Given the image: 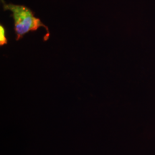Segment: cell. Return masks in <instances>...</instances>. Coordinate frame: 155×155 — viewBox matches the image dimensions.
Listing matches in <instances>:
<instances>
[{"instance_id": "6da1fadb", "label": "cell", "mask_w": 155, "mask_h": 155, "mask_svg": "<svg viewBox=\"0 0 155 155\" xmlns=\"http://www.w3.org/2000/svg\"><path fill=\"white\" fill-rule=\"evenodd\" d=\"M1 1L4 10L10 11L12 12L11 17L14 19V30L16 34V40H20L28 32L38 30L41 27L46 30V35L43 38L44 40L46 41L48 40L50 35L49 29L40 19L35 16V13L32 9L24 5L7 4L5 0Z\"/></svg>"}, {"instance_id": "7a4b0ae2", "label": "cell", "mask_w": 155, "mask_h": 155, "mask_svg": "<svg viewBox=\"0 0 155 155\" xmlns=\"http://www.w3.org/2000/svg\"><path fill=\"white\" fill-rule=\"evenodd\" d=\"M8 43L7 36H6V30L5 26L0 25V46H4Z\"/></svg>"}]
</instances>
